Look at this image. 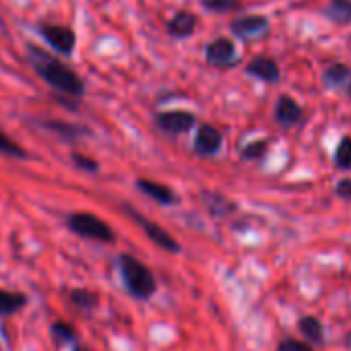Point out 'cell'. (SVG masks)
<instances>
[{
    "instance_id": "obj_20",
    "label": "cell",
    "mask_w": 351,
    "mask_h": 351,
    "mask_svg": "<svg viewBox=\"0 0 351 351\" xmlns=\"http://www.w3.org/2000/svg\"><path fill=\"white\" fill-rule=\"evenodd\" d=\"M205 199H207V207H209L211 213L217 215V217H221V215H226V213H230V211L236 209V205H232L228 199H223V197H219V195H205Z\"/></svg>"
},
{
    "instance_id": "obj_8",
    "label": "cell",
    "mask_w": 351,
    "mask_h": 351,
    "mask_svg": "<svg viewBox=\"0 0 351 351\" xmlns=\"http://www.w3.org/2000/svg\"><path fill=\"white\" fill-rule=\"evenodd\" d=\"M155 124L169 134H180V132H189L195 124L197 118L193 112H184V110H169V112H159L155 114Z\"/></svg>"
},
{
    "instance_id": "obj_27",
    "label": "cell",
    "mask_w": 351,
    "mask_h": 351,
    "mask_svg": "<svg viewBox=\"0 0 351 351\" xmlns=\"http://www.w3.org/2000/svg\"><path fill=\"white\" fill-rule=\"evenodd\" d=\"M335 195L345 199V201H351V178H345V180H339L335 184Z\"/></svg>"
},
{
    "instance_id": "obj_21",
    "label": "cell",
    "mask_w": 351,
    "mask_h": 351,
    "mask_svg": "<svg viewBox=\"0 0 351 351\" xmlns=\"http://www.w3.org/2000/svg\"><path fill=\"white\" fill-rule=\"evenodd\" d=\"M0 153L9 155V157H27L25 149L19 143H15L9 134H5L3 130H0Z\"/></svg>"
},
{
    "instance_id": "obj_10",
    "label": "cell",
    "mask_w": 351,
    "mask_h": 351,
    "mask_svg": "<svg viewBox=\"0 0 351 351\" xmlns=\"http://www.w3.org/2000/svg\"><path fill=\"white\" fill-rule=\"evenodd\" d=\"M199 27V17L186 9L176 11L167 21H165V34L173 40H189L197 34Z\"/></svg>"
},
{
    "instance_id": "obj_9",
    "label": "cell",
    "mask_w": 351,
    "mask_h": 351,
    "mask_svg": "<svg viewBox=\"0 0 351 351\" xmlns=\"http://www.w3.org/2000/svg\"><path fill=\"white\" fill-rule=\"evenodd\" d=\"M246 75L267 83V85H277L281 81V66L275 58L271 56H254L246 66H244Z\"/></svg>"
},
{
    "instance_id": "obj_22",
    "label": "cell",
    "mask_w": 351,
    "mask_h": 351,
    "mask_svg": "<svg viewBox=\"0 0 351 351\" xmlns=\"http://www.w3.org/2000/svg\"><path fill=\"white\" fill-rule=\"evenodd\" d=\"M71 302L75 306L83 308V310H91V308L97 306V298L91 291H87V289H73L71 291Z\"/></svg>"
},
{
    "instance_id": "obj_15",
    "label": "cell",
    "mask_w": 351,
    "mask_h": 351,
    "mask_svg": "<svg viewBox=\"0 0 351 351\" xmlns=\"http://www.w3.org/2000/svg\"><path fill=\"white\" fill-rule=\"evenodd\" d=\"M136 186L147 195L151 197L153 201H157L159 205H173L176 203V195L169 186L165 184H159V182H153V180H145V178H138L136 180Z\"/></svg>"
},
{
    "instance_id": "obj_31",
    "label": "cell",
    "mask_w": 351,
    "mask_h": 351,
    "mask_svg": "<svg viewBox=\"0 0 351 351\" xmlns=\"http://www.w3.org/2000/svg\"><path fill=\"white\" fill-rule=\"evenodd\" d=\"M347 343H349V345H351V332H349V335H347Z\"/></svg>"
},
{
    "instance_id": "obj_16",
    "label": "cell",
    "mask_w": 351,
    "mask_h": 351,
    "mask_svg": "<svg viewBox=\"0 0 351 351\" xmlns=\"http://www.w3.org/2000/svg\"><path fill=\"white\" fill-rule=\"evenodd\" d=\"M298 328L300 332L310 341V343H322L324 341V328H322V322L314 316H302L300 322H298Z\"/></svg>"
},
{
    "instance_id": "obj_23",
    "label": "cell",
    "mask_w": 351,
    "mask_h": 351,
    "mask_svg": "<svg viewBox=\"0 0 351 351\" xmlns=\"http://www.w3.org/2000/svg\"><path fill=\"white\" fill-rule=\"evenodd\" d=\"M44 126L46 128H50V130H54V132H60V134H64V136H79V134H83V132H87L85 128H81V126H75V124H66V122H44Z\"/></svg>"
},
{
    "instance_id": "obj_11",
    "label": "cell",
    "mask_w": 351,
    "mask_h": 351,
    "mask_svg": "<svg viewBox=\"0 0 351 351\" xmlns=\"http://www.w3.org/2000/svg\"><path fill=\"white\" fill-rule=\"evenodd\" d=\"M273 118L279 126L283 128H291L295 124L302 122L304 118V108L291 97V95H285L281 93L275 101V110H273Z\"/></svg>"
},
{
    "instance_id": "obj_4",
    "label": "cell",
    "mask_w": 351,
    "mask_h": 351,
    "mask_svg": "<svg viewBox=\"0 0 351 351\" xmlns=\"http://www.w3.org/2000/svg\"><path fill=\"white\" fill-rule=\"evenodd\" d=\"M66 223L81 238H89L95 242H114L116 240L114 230L93 213H73L66 219Z\"/></svg>"
},
{
    "instance_id": "obj_32",
    "label": "cell",
    "mask_w": 351,
    "mask_h": 351,
    "mask_svg": "<svg viewBox=\"0 0 351 351\" xmlns=\"http://www.w3.org/2000/svg\"><path fill=\"white\" fill-rule=\"evenodd\" d=\"M349 50H351V38H349Z\"/></svg>"
},
{
    "instance_id": "obj_13",
    "label": "cell",
    "mask_w": 351,
    "mask_h": 351,
    "mask_svg": "<svg viewBox=\"0 0 351 351\" xmlns=\"http://www.w3.org/2000/svg\"><path fill=\"white\" fill-rule=\"evenodd\" d=\"M322 87L326 91H345L351 83V66L345 62H328L322 71Z\"/></svg>"
},
{
    "instance_id": "obj_24",
    "label": "cell",
    "mask_w": 351,
    "mask_h": 351,
    "mask_svg": "<svg viewBox=\"0 0 351 351\" xmlns=\"http://www.w3.org/2000/svg\"><path fill=\"white\" fill-rule=\"evenodd\" d=\"M267 147H269V143H267L265 138L254 141V143H250V145H246V147L242 149V157H244V159H256V157H263V155L267 153Z\"/></svg>"
},
{
    "instance_id": "obj_28",
    "label": "cell",
    "mask_w": 351,
    "mask_h": 351,
    "mask_svg": "<svg viewBox=\"0 0 351 351\" xmlns=\"http://www.w3.org/2000/svg\"><path fill=\"white\" fill-rule=\"evenodd\" d=\"M73 161H75L81 169H89V171H95V169H97V161L85 157V155H81V153H75V155H73Z\"/></svg>"
},
{
    "instance_id": "obj_17",
    "label": "cell",
    "mask_w": 351,
    "mask_h": 351,
    "mask_svg": "<svg viewBox=\"0 0 351 351\" xmlns=\"http://www.w3.org/2000/svg\"><path fill=\"white\" fill-rule=\"evenodd\" d=\"M27 304V298L23 293H13L7 289H0V316H9L21 310Z\"/></svg>"
},
{
    "instance_id": "obj_2",
    "label": "cell",
    "mask_w": 351,
    "mask_h": 351,
    "mask_svg": "<svg viewBox=\"0 0 351 351\" xmlns=\"http://www.w3.org/2000/svg\"><path fill=\"white\" fill-rule=\"evenodd\" d=\"M118 269H120V275H122L128 291L134 298L147 300L155 293V289H157L155 277L138 258H134L130 254H120L118 256Z\"/></svg>"
},
{
    "instance_id": "obj_12",
    "label": "cell",
    "mask_w": 351,
    "mask_h": 351,
    "mask_svg": "<svg viewBox=\"0 0 351 351\" xmlns=\"http://www.w3.org/2000/svg\"><path fill=\"white\" fill-rule=\"evenodd\" d=\"M221 145H223V134L217 126L213 124L199 126L197 136H195V151L199 155H205V157L217 155L221 151Z\"/></svg>"
},
{
    "instance_id": "obj_25",
    "label": "cell",
    "mask_w": 351,
    "mask_h": 351,
    "mask_svg": "<svg viewBox=\"0 0 351 351\" xmlns=\"http://www.w3.org/2000/svg\"><path fill=\"white\" fill-rule=\"evenodd\" d=\"M52 335L62 341H73L75 339V328L69 322H54L52 324Z\"/></svg>"
},
{
    "instance_id": "obj_29",
    "label": "cell",
    "mask_w": 351,
    "mask_h": 351,
    "mask_svg": "<svg viewBox=\"0 0 351 351\" xmlns=\"http://www.w3.org/2000/svg\"><path fill=\"white\" fill-rule=\"evenodd\" d=\"M345 93H347V97H349V99H351V83H349V85H347V89H345Z\"/></svg>"
},
{
    "instance_id": "obj_14",
    "label": "cell",
    "mask_w": 351,
    "mask_h": 351,
    "mask_svg": "<svg viewBox=\"0 0 351 351\" xmlns=\"http://www.w3.org/2000/svg\"><path fill=\"white\" fill-rule=\"evenodd\" d=\"M320 15L332 25H351V0H328L320 9Z\"/></svg>"
},
{
    "instance_id": "obj_18",
    "label": "cell",
    "mask_w": 351,
    "mask_h": 351,
    "mask_svg": "<svg viewBox=\"0 0 351 351\" xmlns=\"http://www.w3.org/2000/svg\"><path fill=\"white\" fill-rule=\"evenodd\" d=\"M199 5L213 15H226L238 11L242 7V0H199Z\"/></svg>"
},
{
    "instance_id": "obj_3",
    "label": "cell",
    "mask_w": 351,
    "mask_h": 351,
    "mask_svg": "<svg viewBox=\"0 0 351 351\" xmlns=\"http://www.w3.org/2000/svg\"><path fill=\"white\" fill-rule=\"evenodd\" d=\"M38 36L58 54L62 56H73L75 48H77V34L73 27L69 25H60V23H50V21H40L36 25Z\"/></svg>"
},
{
    "instance_id": "obj_5",
    "label": "cell",
    "mask_w": 351,
    "mask_h": 351,
    "mask_svg": "<svg viewBox=\"0 0 351 351\" xmlns=\"http://www.w3.org/2000/svg\"><path fill=\"white\" fill-rule=\"evenodd\" d=\"M205 60L209 66L228 71L240 64V52L232 38H215L205 46Z\"/></svg>"
},
{
    "instance_id": "obj_1",
    "label": "cell",
    "mask_w": 351,
    "mask_h": 351,
    "mask_svg": "<svg viewBox=\"0 0 351 351\" xmlns=\"http://www.w3.org/2000/svg\"><path fill=\"white\" fill-rule=\"evenodd\" d=\"M27 60L32 69L40 75L42 81H46L54 91H58L64 97H81L85 93V83L83 79L62 60L52 56L48 50L27 42L25 44Z\"/></svg>"
},
{
    "instance_id": "obj_6",
    "label": "cell",
    "mask_w": 351,
    "mask_h": 351,
    "mask_svg": "<svg viewBox=\"0 0 351 351\" xmlns=\"http://www.w3.org/2000/svg\"><path fill=\"white\" fill-rule=\"evenodd\" d=\"M230 32L236 40L240 42H254L271 32V19L261 13H250V15H240L230 23Z\"/></svg>"
},
{
    "instance_id": "obj_26",
    "label": "cell",
    "mask_w": 351,
    "mask_h": 351,
    "mask_svg": "<svg viewBox=\"0 0 351 351\" xmlns=\"http://www.w3.org/2000/svg\"><path fill=\"white\" fill-rule=\"evenodd\" d=\"M277 351H314L308 343L298 339H283L277 347Z\"/></svg>"
},
{
    "instance_id": "obj_7",
    "label": "cell",
    "mask_w": 351,
    "mask_h": 351,
    "mask_svg": "<svg viewBox=\"0 0 351 351\" xmlns=\"http://www.w3.org/2000/svg\"><path fill=\"white\" fill-rule=\"evenodd\" d=\"M124 209L128 211V215H130L136 223H141V228L147 232L149 240H151L155 246H159V248H161V250H165V252H173V254L180 250V244L171 238V234H169L167 230H163L161 226H157V223H153V221L145 219L138 211H134V209H130V207H124Z\"/></svg>"
},
{
    "instance_id": "obj_19",
    "label": "cell",
    "mask_w": 351,
    "mask_h": 351,
    "mask_svg": "<svg viewBox=\"0 0 351 351\" xmlns=\"http://www.w3.org/2000/svg\"><path fill=\"white\" fill-rule=\"evenodd\" d=\"M335 165L339 169L351 167V136H343L335 149Z\"/></svg>"
},
{
    "instance_id": "obj_30",
    "label": "cell",
    "mask_w": 351,
    "mask_h": 351,
    "mask_svg": "<svg viewBox=\"0 0 351 351\" xmlns=\"http://www.w3.org/2000/svg\"><path fill=\"white\" fill-rule=\"evenodd\" d=\"M75 351H89V349H87V347H77Z\"/></svg>"
}]
</instances>
